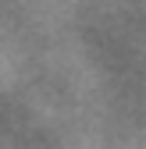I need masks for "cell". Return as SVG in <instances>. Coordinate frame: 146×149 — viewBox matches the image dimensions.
Listing matches in <instances>:
<instances>
[]
</instances>
